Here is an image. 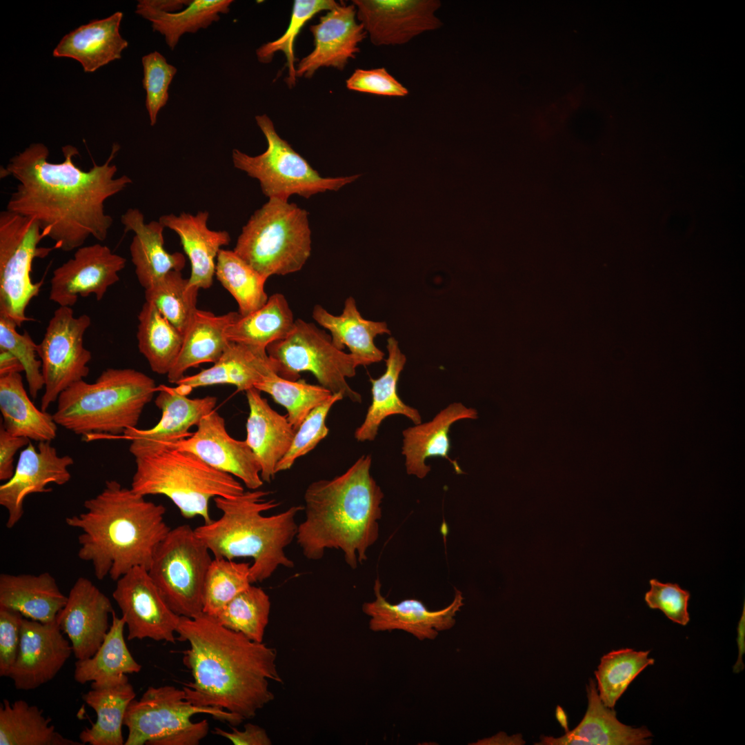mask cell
I'll return each mask as SVG.
<instances>
[{
    "label": "cell",
    "instance_id": "obj_25",
    "mask_svg": "<svg viewBox=\"0 0 745 745\" xmlns=\"http://www.w3.org/2000/svg\"><path fill=\"white\" fill-rule=\"evenodd\" d=\"M588 707L580 723L559 737L542 736L535 744L542 745H648L653 736L646 726L634 728L622 724L614 708L601 701L597 686L590 679L586 686Z\"/></svg>",
    "mask_w": 745,
    "mask_h": 745
},
{
    "label": "cell",
    "instance_id": "obj_40",
    "mask_svg": "<svg viewBox=\"0 0 745 745\" xmlns=\"http://www.w3.org/2000/svg\"><path fill=\"white\" fill-rule=\"evenodd\" d=\"M295 319L285 296L275 293L260 308L240 316L226 332L230 342L265 349L274 341L286 338L292 331Z\"/></svg>",
    "mask_w": 745,
    "mask_h": 745
},
{
    "label": "cell",
    "instance_id": "obj_55",
    "mask_svg": "<svg viewBox=\"0 0 745 745\" xmlns=\"http://www.w3.org/2000/svg\"><path fill=\"white\" fill-rule=\"evenodd\" d=\"M18 611L0 607V676L8 677L19 647L21 622Z\"/></svg>",
    "mask_w": 745,
    "mask_h": 745
},
{
    "label": "cell",
    "instance_id": "obj_50",
    "mask_svg": "<svg viewBox=\"0 0 745 745\" xmlns=\"http://www.w3.org/2000/svg\"><path fill=\"white\" fill-rule=\"evenodd\" d=\"M17 324L0 315V350H6L15 357L23 368L30 397L35 399L44 388L41 361L37 353V344L27 331L22 334L17 331Z\"/></svg>",
    "mask_w": 745,
    "mask_h": 745
},
{
    "label": "cell",
    "instance_id": "obj_7",
    "mask_svg": "<svg viewBox=\"0 0 745 745\" xmlns=\"http://www.w3.org/2000/svg\"><path fill=\"white\" fill-rule=\"evenodd\" d=\"M136 470L130 488L142 496L170 499L187 519L212 522L209 504L217 497L234 498L244 493L234 476L220 471L192 453L168 444L129 448Z\"/></svg>",
    "mask_w": 745,
    "mask_h": 745
},
{
    "label": "cell",
    "instance_id": "obj_39",
    "mask_svg": "<svg viewBox=\"0 0 745 745\" xmlns=\"http://www.w3.org/2000/svg\"><path fill=\"white\" fill-rule=\"evenodd\" d=\"M231 0H193L181 10L168 12L153 7L148 0L138 1L135 12L151 23L153 31L164 36L168 48L174 50L182 35L205 29L227 14Z\"/></svg>",
    "mask_w": 745,
    "mask_h": 745
},
{
    "label": "cell",
    "instance_id": "obj_27",
    "mask_svg": "<svg viewBox=\"0 0 745 745\" xmlns=\"http://www.w3.org/2000/svg\"><path fill=\"white\" fill-rule=\"evenodd\" d=\"M272 373H277L276 364L266 350L230 342L212 366L185 376L175 385L187 395L195 388L217 384H230L246 392Z\"/></svg>",
    "mask_w": 745,
    "mask_h": 745
},
{
    "label": "cell",
    "instance_id": "obj_59",
    "mask_svg": "<svg viewBox=\"0 0 745 745\" xmlns=\"http://www.w3.org/2000/svg\"><path fill=\"white\" fill-rule=\"evenodd\" d=\"M22 371L23 368L15 357L6 350H0V375Z\"/></svg>",
    "mask_w": 745,
    "mask_h": 745
},
{
    "label": "cell",
    "instance_id": "obj_23",
    "mask_svg": "<svg viewBox=\"0 0 745 745\" xmlns=\"http://www.w3.org/2000/svg\"><path fill=\"white\" fill-rule=\"evenodd\" d=\"M381 584L377 578L374 585L375 599L362 605L363 612L370 617L369 628L374 632L401 630L419 640L434 639L440 631L454 626L455 615L464 605L462 593L457 589L448 606L430 610L416 599L391 604L381 595Z\"/></svg>",
    "mask_w": 745,
    "mask_h": 745
},
{
    "label": "cell",
    "instance_id": "obj_34",
    "mask_svg": "<svg viewBox=\"0 0 745 745\" xmlns=\"http://www.w3.org/2000/svg\"><path fill=\"white\" fill-rule=\"evenodd\" d=\"M239 316L237 312L215 315L197 309L183 335L179 356L167 375L168 381L176 384L190 368L217 361L230 343L226 332Z\"/></svg>",
    "mask_w": 745,
    "mask_h": 745
},
{
    "label": "cell",
    "instance_id": "obj_52",
    "mask_svg": "<svg viewBox=\"0 0 745 745\" xmlns=\"http://www.w3.org/2000/svg\"><path fill=\"white\" fill-rule=\"evenodd\" d=\"M141 62L143 69L142 84L146 93V108L150 125L153 126L159 112L168 102V89L177 69L157 51L143 56Z\"/></svg>",
    "mask_w": 745,
    "mask_h": 745
},
{
    "label": "cell",
    "instance_id": "obj_45",
    "mask_svg": "<svg viewBox=\"0 0 745 745\" xmlns=\"http://www.w3.org/2000/svg\"><path fill=\"white\" fill-rule=\"evenodd\" d=\"M199 290L189 285L188 279H184L181 271L172 270L145 290V298L184 335L197 310Z\"/></svg>",
    "mask_w": 745,
    "mask_h": 745
},
{
    "label": "cell",
    "instance_id": "obj_54",
    "mask_svg": "<svg viewBox=\"0 0 745 745\" xmlns=\"http://www.w3.org/2000/svg\"><path fill=\"white\" fill-rule=\"evenodd\" d=\"M350 90L388 97H405L408 89L386 68L357 69L346 81Z\"/></svg>",
    "mask_w": 745,
    "mask_h": 745
},
{
    "label": "cell",
    "instance_id": "obj_18",
    "mask_svg": "<svg viewBox=\"0 0 745 745\" xmlns=\"http://www.w3.org/2000/svg\"><path fill=\"white\" fill-rule=\"evenodd\" d=\"M73 464L72 457L59 455L51 441L39 442L37 447L30 441L21 451L12 477L0 486V505L8 513L6 527L12 528L21 520L29 495L51 492L50 484L68 483Z\"/></svg>",
    "mask_w": 745,
    "mask_h": 745
},
{
    "label": "cell",
    "instance_id": "obj_47",
    "mask_svg": "<svg viewBox=\"0 0 745 745\" xmlns=\"http://www.w3.org/2000/svg\"><path fill=\"white\" fill-rule=\"evenodd\" d=\"M255 388L270 395L287 410V418L297 430L308 415L333 393L321 385L305 379L290 381L272 373L257 383Z\"/></svg>",
    "mask_w": 745,
    "mask_h": 745
},
{
    "label": "cell",
    "instance_id": "obj_28",
    "mask_svg": "<svg viewBox=\"0 0 745 745\" xmlns=\"http://www.w3.org/2000/svg\"><path fill=\"white\" fill-rule=\"evenodd\" d=\"M208 212L201 211L195 215L186 212L164 215L159 219L164 228L171 229L179 236L190 262L188 284L199 289L212 286L218 253L231 240L227 231L208 228Z\"/></svg>",
    "mask_w": 745,
    "mask_h": 745
},
{
    "label": "cell",
    "instance_id": "obj_3",
    "mask_svg": "<svg viewBox=\"0 0 745 745\" xmlns=\"http://www.w3.org/2000/svg\"><path fill=\"white\" fill-rule=\"evenodd\" d=\"M86 511L66 518L81 530L78 557L90 562L99 580L117 581L136 566L149 570L155 552L170 530L166 508L107 480L103 490L83 503Z\"/></svg>",
    "mask_w": 745,
    "mask_h": 745
},
{
    "label": "cell",
    "instance_id": "obj_41",
    "mask_svg": "<svg viewBox=\"0 0 745 745\" xmlns=\"http://www.w3.org/2000/svg\"><path fill=\"white\" fill-rule=\"evenodd\" d=\"M38 706L19 699L0 705V745H83L58 733Z\"/></svg>",
    "mask_w": 745,
    "mask_h": 745
},
{
    "label": "cell",
    "instance_id": "obj_10",
    "mask_svg": "<svg viewBox=\"0 0 745 745\" xmlns=\"http://www.w3.org/2000/svg\"><path fill=\"white\" fill-rule=\"evenodd\" d=\"M255 120L266 137V150L259 155L250 156L234 149L232 158L236 168L259 181L262 192L268 199L288 200L295 194L308 199L327 190L337 191L361 176H321L287 141L280 137L267 115H257Z\"/></svg>",
    "mask_w": 745,
    "mask_h": 745
},
{
    "label": "cell",
    "instance_id": "obj_32",
    "mask_svg": "<svg viewBox=\"0 0 745 745\" xmlns=\"http://www.w3.org/2000/svg\"><path fill=\"white\" fill-rule=\"evenodd\" d=\"M314 320L330 332L332 344L343 350L346 346L357 366H368L381 361L384 353L375 344L379 335L390 334L384 321L363 318L353 297H348L341 315H334L321 305H315L312 314Z\"/></svg>",
    "mask_w": 745,
    "mask_h": 745
},
{
    "label": "cell",
    "instance_id": "obj_43",
    "mask_svg": "<svg viewBox=\"0 0 745 745\" xmlns=\"http://www.w3.org/2000/svg\"><path fill=\"white\" fill-rule=\"evenodd\" d=\"M215 276L236 300L241 316L260 308L268 299L265 290L267 279L233 250H220L216 260Z\"/></svg>",
    "mask_w": 745,
    "mask_h": 745
},
{
    "label": "cell",
    "instance_id": "obj_42",
    "mask_svg": "<svg viewBox=\"0 0 745 745\" xmlns=\"http://www.w3.org/2000/svg\"><path fill=\"white\" fill-rule=\"evenodd\" d=\"M138 320L137 338L139 352L154 372L167 375L179 356L183 335L152 304L146 301Z\"/></svg>",
    "mask_w": 745,
    "mask_h": 745
},
{
    "label": "cell",
    "instance_id": "obj_4",
    "mask_svg": "<svg viewBox=\"0 0 745 745\" xmlns=\"http://www.w3.org/2000/svg\"><path fill=\"white\" fill-rule=\"evenodd\" d=\"M371 461L370 455H363L343 474L307 487L306 517L295 538L308 559H321L328 549L341 550L352 569L367 559L379 537L384 498L370 475Z\"/></svg>",
    "mask_w": 745,
    "mask_h": 745
},
{
    "label": "cell",
    "instance_id": "obj_11",
    "mask_svg": "<svg viewBox=\"0 0 745 745\" xmlns=\"http://www.w3.org/2000/svg\"><path fill=\"white\" fill-rule=\"evenodd\" d=\"M275 362L277 374L287 380L300 379V372H310L319 385L332 393H341L354 402L361 401L346 379L355 375L357 367L351 354L338 349L330 335L315 324L295 319L293 328L284 339L266 348Z\"/></svg>",
    "mask_w": 745,
    "mask_h": 745
},
{
    "label": "cell",
    "instance_id": "obj_37",
    "mask_svg": "<svg viewBox=\"0 0 745 745\" xmlns=\"http://www.w3.org/2000/svg\"><path fill=\"white\" fill-rule=\"evenodd\" d=\"M123 617L112 614L110 628L99 649L90 657L77 659L74 664V679L83 684L90 682L91 688L116 684L139 673L141 665L132 657L126 645Z\"/></svg>",
    "mask_w": 745,
    "mask_h": 745
},
{
    "label": "cell",
    "instance_id": "obj_19",
    "mask_svg": "<svg viewBox=\"0 0 745 745\" xmlns=\"http://www.w3.org/2000/svg\"><path fill=\"white\" fill-rule=\"evenodd\" d=\"M197 427L191 436L166 444L192 453L210 466L237 477L250 490L262 486L255 455L246 441L228 433L225 419L217 411L203 417Z\"/></svg>",
    "mask_w": 745,
    "mask_h": 745
},
{
    "label": "cell",
    "instance_id": "obj_29",
    "mask_svg": "<svg viewBox=\"0 0 745 745\" xmlns=\"http://www.w3.org/2000/svg\"><path fill=\"white\" fill-rule=\"evenodd\" d=\"M477 418L475 409L455 402L441 410L431 421L403 430L402 454L406 457L407 473L420 479L425 477L430 470L426 460L430 457L447 459L458 474L463 473L457 462L449 457L450 428L457 421Z\"/></svg>",
    "mask_w": 745,
    "mask_h": 745
},
{
    "label": "cell",
    "instance_id": "obj_5",
    "mask_svg": "<svg viewBox=\"0 0 745 745\" xmlns=\"http://www.w3.org/2000/svg\"><path fill=\"white\" fill-rule=\"evenodd\" d=\"M268 494L257 489L234 498L215 497L221 516L194 529L214 558H252L251 584L268 579L279 566H294L284 549L296 537L295 517L304 507L294 506L276 515H263L279 504L267 500Z\"/></svg>",
    "mask_w": 745,
    "mask_h": 745
},
{
    "label": "cell",
    "instance_id": "obj_21",
    "mask_svg": "<svg viewBox=\"0 0 745 745\" xmlns=\"http://www.w3.org/2000/svg\"><path fill=\"white\" fill-rule=\"evenodd\" d=\"M114 609L110 599L88 578L79 577L56 621L77 659L92 657L103 643Z\"/></svg>",
    "mask_w": 745,
    "mask_h": 745
},
{
    "label": "cell",
    "instance_id": "obj_1",
    "mask_svg": "<svg viewBox=\"0 0 745 745\" xmlns=\"http://www.w3.org/2000/svg\"><path fill=\"white\" fill-rule=\"evenodd\" d=\"M119 149L114 143L103 164L83 170L73 161L79 155L73 146L62 147V162L52 163L46 146L30 144L1 169V178L12 176L19 182L6 210L36 220L45 237L65 252L83 246L90 237L104 241L113 222L104 203L132 183L126 175L115 177L117 168L110 163Z\"/></svg>",
    "mask_w": 745,
    "mask_h": 745
},
{
    "label": "cell",
    "instance_id": "obj_60",
    "mask_svg": "<svg viewBox=\"0 0 745 745\" xmlns=\"http://www.w3.org/2000/svg\"><path fill=\"white\" fill-rule=\"evenodd\" d=\"M490 738L483 739L475 744H524L525 742L520 735L508 737L504 733H501Z\"/></svg>",
    "mask_w": 745,
    "mask_h": 745
},
{
    "label": "cell",
    "instance_id": "obj_58",
    "mask_svg": "<svg viewBox=\"0 0 745 745\" xmlns=\"http://www.w3.org/2000/svg\"><path fill=\"white\" fill-rule=\"evenodd\" d=\"M737 645L738 656L737 661L733 667V671L738 673L744 668L743 656L745 653V604L744 602L743 610L737 625Z\"/></svg>",
    "mask_w": 745,
    "mask_h": 745
},
{
    "label": "cell",
    "instance_id": "obj_57",
    "mask_svg": "<svg viewBox=\"0 0 745 745\" xmlns=\"http://www.w3.org/2000/svg\"><path fill=\"white\" fill-rule=\"evenodd\" d=\"M232 731L228 732L220 728H215L214 733L221 736L234 745H270L272 741L266 731L258 725L248 723L244 730L239 731L235 726H230Z\"/></svg>",
    "mask_w": 745,
    "mask_h": 745
},
{
    "label": "cell",
    "instance_id": "obj_44",
    "mask_svg": "<svg viewBox=\"0 0 745 745\" xmlns=\"http://www.w3.org/2000/svg\"><path fill=\"white\" fill-rule=\"evenodd\" d=\"M649 653L650 650L622 648L612 650L601 658L595 675L599 697L606 706L614 708L634 679L655 663V659L648 657Z\"/></svg>",
    "mask_w": 745,
    "mask_h": 745
},
{
    "label": "cell",
    "instance_id": "obj_48",
    "mask_svg": "<svg viewBox=\"0 0 745 745\" xmlns=\"http://www.w3.org/2000/svg\"><path fill=\"white\" fill-rule=\"evenodd\" d=\"M250 566L249 562L214 558L203 582V613L215 617L230 601L250 586Z\"/></svg>",
    "mask_w": 745,
    "mask_h": 745
},
{
    "label": "cell",
    "instance_id": "obj_24",
    "mask_svg": "<svg viewBox=\"0 0 745 745\" xmlns=\"http://www.w3.org/2000/svg\"><path fill=\"white\" fill-rule=\"evenodd\" d=\"M155 404L161 410L159 421L149 429H127L123 437L130 441L129 448L170 444L192 434L191 427L214 410L217 399L214 396L189 398L177 387L158 386Z\"/></svg>",
    "mask_w": 745,
    "mask_h": 745
},
{
    "label": "cell",
    "instance_id": "obj_35",
    "mask_svg": "<svg viewBox=\"0 0 745 745\" xmlns=\"http://www.w3.org/2000/svg\"><path fill=\"white\" fill-rule=\"evenodd\" d=\"M386 347L388 358L384 373L377 379L370 378L372 402L364 422L355 432L358 441H373L384 419L390 415H404L415 425L421 423L418 410L406 405L397 393L399 377L406 358L394 337L388 339Z\"/></svg>",
    "mask_w": 745,
    "mask_h": 745
},
{
    "label": "cell",
    "instance_id": "obj_17",
    "mask_svg": "<svg viewBox=\"0 0 745 745\" xmlns=\"http://www.w3.org/2000/svg\"><path fill=\"white\" fill-rule=\"evenodd\" d=\"M357 19L375 46L401 45L442 26L438 0H352Z\"/></svg>",
    "mask_w": 745,
    "mask_h": 745
},
{
    "label": "cell",
    "instance_id": "obj_51",
    "mask_svg": "<svg viewBox=\"0 0 745 745\" xmlns=\"http://www.w3.org/2000/svg\"><path fill=\"white\" fill-rule=\"evenodd\" d=\"M344 398L341 393H333L314 408L296 430L292 444L278 462L275 473L289 470L296 459L313 450L328 434L326 420L332 406Z\"/></svg>",
    "mask_w": 745,
    "mask_h": 745
},
{
    "label": "cell",
    "instance_id": "obj_53",
    "mask_svg": "<svg viewBox=\"0 0 745 745\" xmlns=\"http://www.w3.org/2000/svg\"><path fill=\"white\" fill-rule=\"evenodd\" d=\"M650 590L644 599L650 608L658 609L672 622L686 626L690 620L688 611L690 593L677 584L662 583L656 579L650 580Z\"/></svg>",
    "mask_w": 745,
    "mask_h": 745
},
{
    "label": "cell",
    "instance_id": "obj_2",
    "mask_svg": "<svg viewBox=\"0 0 745 745\" xmlns=\"http://www.w3.org/2000/svg\"><path fill=\"white\" fill-rule=\"evenodd\" d=\"M176 633L177 639L189 644L183 662L192 681L183 689L192 704L246 719L274 699L269 682L282 683L275 648L226 628L203 613L181 617Z\"/></svg>",
    "mask_w": 745,
    "mask_h": 745
},
{
    "label": "cell",
    "instance_id": "obj_13",
    "mask_svg": "<svg viewBox=\"0 0 745 745\" xmlns=\"http://www.w3.org/2000/svg\"><path fill=\"white\" fill-rule=\"evenodd\" d=\"M44 237L34 219L6 209L0 212V315L17 326L31 320L26 310L43 284L32 281L31 272L33 260L53 249L39 246Z\"/></svg>",
    "mask_w": 745,
    "mask_h": 745
},
{
    "label": "cell",
    "instance_id": "obj_9",
    "mask_svg": "<svg viewBox=\"0 0 745 745\" xmlns=\"http://www.w3.org/2000/svg\"><path fill=\"white\" fill-rule=\"evenodd\" d=\"M204 713L237 726L244 719L221 709L196 706L183 689L172 686H150L126 711L123 725L128 731L125 745H197L206 737V719L192 722Z\"/></svg>",
    "mask_w": 745,
    "mask_h": 745
},
{
    "label": "cell",
    "instance_id": "obj_38",
    "mask_svg": "<svg viewBox=\"0 0 745 745\" xmlns=\"http://www.w3.org/2000/svg\"><path fill=\"white\" fill-rule=\"evenodd\" d=\"M136 693L128 678L113 685L91 688L82 696L97 715L91 727L79 734L83 744L123 745L122 726L128 706Z\"/></svg>",
    "mask_w": 745,
    "mask_h": 745
},
{
    "label": "cell",
    "instance_id": "obj_33",
    "mask_svg": "<svg viewBox=\"0 0 745 745\" xmlns=\"http://www.w3.org/2000/svg\"><path fill=\"white\" fill-rule=\"evenodd\" d=\"M67 599L48 572L0 575V607L18 611L26 618L43 623L52 622Z\"/></svg>",
    "mask_w": 745,
    "mask_h": 745
},
{
    "label": "cell",
    "instance_id": "obj_12",
    "mask_svg": "<svg viewBox=\"0 0 745 745\" xmlns=\"http://www.w3.org/2000/svg\"><path fill=\"white\" fill-rule=\"evenodd\" d=\"M210 550L188 524L170 529L158 545L148 573L169 607L192 618L203 613L206 575L212 560Z\"/></svg>",
    "mask_w": 745,
    "mask_h": 745
},
{
    "label": "cell",
    "instance_id": "obj_49",
    "mask_svg": "<svg viewBox=\"0 0 745 745\" xmlns=\"http://www.w3.org/2000/svg\"><path fill=\"white\" fill-rule=\"evenodd\" d=\"M334 0H295L293 3L289 25L286 32L277 39L266 43L256 50L259 62H271L275 54L282 52L286 59V66L288 75L286 79L289 88L296 84L294 44L304 25L321 11H328L338 6Z\"/></svg>",
    "mask_w": 745,
    "mask_h": 745
},
{
    "label": "cell",
    "instance_id": "obj_31",
    "mask_svg": "<svg viewBox=\"0 0 745 745\" xmlns=\"http://www.w3.org/2000/svg\"><path fill=\"white\" fill-rule=\"evenodd\" d=\"M122 18L123 13L116 12L79 26L63 37L52 55L75 59L87 72L121 59L122 51L128 46L119 32Z\"/></svg>",
    "mask_w": 745,
    "mask_h": 745
},
{
    "label": "cell",
    "instance_id": "obj_16",
    "mask_svg": "<svg viewBox=\"0 0 745 745\" xmlns=\"http://www.w3.org/2000/svg\"><path fill=\"white\" fill-rule=\"evenodd\" d=\"M126 259L107 246L95 244L77 248L72 258L53 271L49 298L59 306L71 307L79 297L93 294L103 299L119 280Z\"/></svg>",
    "mask_w": 745,
    "mask_h": 745
},
{
    "label": "cell",
    "instance_id": "obj_8",
    "mask_svg": "<svg viewBox=\"0 0 745 745\" xmlns=\"http://www.w3.org/2000/svg\"><path fill=\"white\" fill-rule=\"evenodd\" d=\"M308 212L270 198L243 227L233 251L266 279L300 270L311 253Z\"/></svg>",
    "mask_w": 745,
    "mask_h": 745
},
{
    "label": "cell",
    "instance_id": "obj_56",
    "mask_svg": "<svg viewBox=\"0 0 745 745\" xmlns=\"http://www.w3.org/2000/svg\"><path fill=\"white\" fill-rule=\"evenodd\" d=\"M30 442L26 437L15 436L8 433L0 425V480L6 481L13 475L15 470L14 455L23 447Z\"/></svg>",
    "mask_w": 745,
    "mask_h": 745
},
{
    "label": "cell",
    "instance_id": "obj_30",
    "mask_svg": "<svg viewBox=\"0 0 745 745\" xmlns=\"http://www.w3.org/2000/svg\"><path fill=\"white\" fill-rule=\"evenodd\" d=\"M124 231L135 235L130 246L132 261L140 285L148 289L170 271H181L186 259L181 252L170 253L165 249L164 226L158 221L146 223L137 208H128L121 217Z\"/></svg>",
    "mask_w": 745,
    "mask_h": 745
},
{
    "label": "cell",
    "instance_id": "obj_14",
    "mask_svg": "<svg viewBox=\"0 0 745 745\" xmlns=\"http://www.w3.org/2000/svg\"><path fill=\"white\" fill-rule=\"evenodd\" d=\"M90 324L88 315L74 317L69 306H59L49 321L37 344L44 381L42 410L47 411L63 390L88 375L92 353L83 346V335Z\"/></svg>",
    "mask_w": 745,
    "mask_h": 745
},
{
    "label": "cell",
    "instance_id": "obj_36",
    "mask_svg": "<svg viewBox=\"0 0 745 745\" xmlns=\"http://www.w3.org/2000/svg\"><path fill=\"white\" fill-rule=\"evenodd\" d=\"M1 425L10 434L35 441H52L57 424L52 414L37 408L28 396L20 372L0 375Z\"/></svg>",
    "mask_w": 745,
    "mask_h": 745
},
{
    "label": "cell",
    "instance_id": "obj_15",
    "mask_svg": "<svg viewBox=\"0 0 745 745\" xmlns=\"http://www.w3.org/2000/svg\"><path fill=\"white\" fill-rule=\"evenodd\" d=\"M112 597L128 628V640L149 638L175 644L181 616L163 598L148 570L136 566L117 581Z\"/></svg>",
    "mask_w": 745,
    "mask_h": 745
},
{
    "label": "cell",
    "instance_id": "obj_6",
    "mask_svg": "<svg viewBox=\"0 0 745 745\" xmlns=\"http://www.w3.org/2000/svg\"><path fill=\"white\" fill-rule=\"evenodd\" d=\"M158 386L132 368L104 370L92 383L84 379L63 390L52 414L58 426L81 435H117L135 428Z\"/></svg>",
    "mask_w": 745,
    "mask_h": 745
},
{
    "label": "cell",
    "instance_id": "obj_20",
    "mask_svg": "<svg viewBox=\"0 0 745 745\" xmlns=\"http://www.w3.org/2000/svg\"><path fill=\"white\" fill-rule=\"evenodd\" d=\"M72 653L56 619L43 623L23 617L17 657L8 677L18 690L35 689L52 680Z\"/></svg>",
    "mask_w": 745,
    "mask_h": 745
},
{
    "label": "cell",
    "instance_id": "obj_26",
    "mask_svg": "<svg viewBox=\"0 0 745 745\" xmlns=\"http://www.w3.org/2000/svg\"><path fill=\"white\" fill-rule=\"evenodd\" d=\"M249 406L245 440L261 467L263 481L274 479L278 462L289 450L296 430L288 420L273 410L261 391L251 388L246 391Z\"/></svg>",
    "mask_w": 745,
    "mask_h": 745
},
{
    "label": "cell",
    "instance_id": "obj_46",
    "mask_svg": "<svg viewBox=\"0 0 745 745\" xmlns=\"http://www.w3.org/2000/svg\"><path fill=\"white\" fill-rule=\"evenodd\" d=\"M271 603L261 588L252 585L239 593L214 617L222 626L248 639L263 642Z\"/></svg>",
    "mask_w": 745,
    "mask_h": 745
},
{
    "label": "cell",
    "instance_id": "obj_22",
    "mask_svg": "<svg viewBox=\"0 0 745 745\" xmlns=\"http://www.w3.org/2000/svg\"><path fill=\"white\" fill-rule=\"evenodd\" d=\"M356 18L354 4L339 3L310 26L314 49L299 61L296 77L310 78L321 67L343 70L349 59L355 58L359 43L367 35Z\"/></svg>",
    "mask_w": 745,
    "mask_h": 745
}]
</instances>
